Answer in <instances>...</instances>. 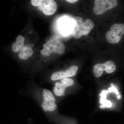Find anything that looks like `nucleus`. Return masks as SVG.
I'll return each mask as SVG.
<instances>
[{"instance_id":"6ab92c4d","label":"nucleus","mask_w":124,"mask_h":124,"mask_svg":"<svg viewBox=\"0 0 124 124\" xmlns=\"http://www.w3.org/2000/svg\"><path fill=\"white\" fill-rule=\"evenodd\" d=\"M65 49V47L64 44L61 42L55 48V53H57L58 54L60 55H62L64 53Z\"/></svg>"},{"instance_id":"9d476101","label":"nucleus","mask_w":124,"mask_h":124,"mask_svg":"<svg viewBox=\"0 0 124 124\" xmlns=\"http://www.w3.org/2000/svg\"><path fill=\"white\" fill-rule=\"evenodd\" d=\"M94 27V23L92 20L87 19L85 21L82 26V28L84 31L85 35H87L90 32L91 30Z\"/></svg>"},{"instance_id":"dca6fc26","label":"nucleus","mask_w":124,"mask_h":124,"mask_svg":"<svg viewBox=\"0 0 124 124\" xmlns=\"http://www.w3.org/2000/svg\"><path fill=\"white\" fill-rule=\"evenodd\" d=\"M75 23V28L80 29L82 28L83 23V19L81 17L76 16L72 19Z\"/></svg>"},{"instance_id":"ddd939ff","label":"nucleus","mask_w":124,"mask_h":124,"mask_svg":"<svg viewBox=\"0 0 124 124\" xmlns=\"http://www.w3.org/2000/svg\"><path fill=\"white\" fill-rule=\"evenodd\" d=\"M104 70L107 73H112L116 69V64L112 61H108L104 63Z\"/></svg>"},{"instance_id":"aec40b11","label":"nucleus","mask_w":124,"mask_h":124,"mask_svg":"<svg viewBox=\"0 0 124 124\" xmlns=\"http://www.w3.org/2000/svg\"><path fill=\"white\" fill-rule=\"evenodd\" d=\"M41 53L42 55L49 56L51 54V52L48 49L44 48L41 51Z\"/></svg>"},{"instance_id":"f03ea898","label":"nucleus","mask_w":124,"mask_h":124,"mask_svg":"<svg viewBox=\"0 0 124 124\" xmlns=\"http://www.w3.org/2000/svg\"><path fill=\"white\" fill-rule=\"evenodd\" d=\"M38 7L45 15L49 16L55 13L57 6L56 2L53 0H40Z\"/></svg>"},{"instance_id":"20e7f679","label":"nucleus","mask_w":124,"mask_h":124,"mask_svg":"<svg viewBox=\"0 0 124 124\" xmlns=\"http://www.w3.org/2000/svg\"><path fill=\"white\" fill-rule=\"evenodd\" d=\"M33 53V50L31 48L27 45H24L19 53V57L21 60H26L31 57Z\"/></svg>"},{"instance_id":"7ed1b4c3","label":"nucleus","mask_w":124,"mask_h":124,"mask_svg":"<svg viewBox=\"0 0 124 124\" xmlns=\"http://www.w3.org/2000/svg\"><path fill=\"white\" fill-rule=\"evenodd\" d=\"M59 30L63 34L68 35L73 32L75 27L74 22L67 17L62 18L60 19L58 24Z\"/></svg>"},{"instance_id":"39448f33","label":"nucleus","mask_w":124,"mask_h":124,"mask_svg":"<svg viewBox=\"0 0 124 124\" xmlns=\"http://www.w3.org/2000/svg\"><path fill=\"white\" fill-rule=\"evenodd\" d=\"M61 38L57 35H54L50 38L49 40L43 46L44 48L53 47L54 49V52L56 46L61 42Z\"/></svg>"},{"instance_id":"0eeeda50","label":"nucleus","mask_w":124,"mask_h":124,"mask_svg":"<svg viewBox=\"0 0 124 124\" xmlns=\"http://www.w3.org/2000/svg\"><path fill=\"white\" fill-rule=\"evenodd\" d=\"M41 106L43 110L45 112L53 111L57 108V106L55 103L46 101L43 100L41 102Z\"/></svg>"},{"instance_id":"5701e85b","label":"nucleus","mask_w":124,"mask_h":124,"mask_svg":"<svg viewBox=\"0 0 124 124\" xmlns=\"http://www.w3.org/2000/svg\"><path fill=\"white\" fill-rule=\"evenodd\" d=\"M78 1V0H66V1L69 2V3L72 4V3H75V2H77Z\"/></svg>"},{"instance_id":"9b49d317","label":"nucleus","mask_w":124,"mask_h":124,"mask_svg":"<svg viewBox=\"0 0 124 124\" xmlns=\"http://www.w3.org/2000/svg\"><path fill=\"white\" fill-rule=\"evenodd\" d=\"M111 31L114 32L122 36L124 34V24L122 23H116L111 27Z\"/></svg>"},{"instance_id":"4be33fe9","label":"nucleus","mask_w":124,"mask_h":124,"mask_svg":"<svg viewBox=\"0 0 124 124\" xmlns=\"http://www.w3.org/2000/svg\"><path fill=\"white\" fill-rule=\"evenodd\" d=\"M16 42L24 43V37L22 36H18L16 39Z\"/></svg>"},{"instance_id":"393cba45","label":"nucleus","mask_w":124,"mask_h":124,"mask_svg":"<svg viewBox=\"0 0 124 124\" xmlns=\"http://www.w3.org/2000/svg\"><path fill=\"white\" fill-rule=\"evenodd\" d=\"M29 33H30V34H31L32 33V31H30L29 32Z\"/></svg>"},{"instance_id":"f8f14e48","label":"nucleus","mask_w":124,"mask_h":124,"mask_svg":"<svg viewBox=\"0 0 124 124\" xmlns=\"http://www.w3.org/2000/svg\"><path fill=\"white\" fill-rule=\"evenodd\" d=\"M104 70V63H98L93 67V73L96 77H99L102 75Z\"/></svg>"},{"instance_id":"4468645a","label":"nucleus","mask_w":124,"mask_h":124,"mask_svg":"<svg viewBox=\"0 0 124 124\" xmlns=\"http://www.w3.org/2000/svg\"><path fill=\"white\" fill-rule=\"evenodd\" d=\"M66 78H67L65 71L56 72L53 73L51 76V79L53 81Z\"/></svg>"},{"instance_id":"f3484780","label":"nucleus","mask_w":124,"mask_h":124,"mask_svg":"<svg viewBox=\"0 0 124 124\" xmlns=\"http://www.w3.org/2000/svg\"><path fill=\"white\" fill-rule=\"evenodd\" d=\"M25 45L24 43L22 42H15L12 45V48L13 51L15 53H17L20 51L21 49Z\"/></svg>"},{"instance_id":"412c9836","label":"nucleus","mask_w":124,"mask_h":124,"mask_svg":"<svg viewBox=\"0 0 124 124\" xmlns=\"http://www.w3.org/2000/svg\"><path fill=\"white\" fill-rule=\"evenodd\" d=\"M40 1V0H32L31 3L33 6L38 7L39 5Z\"/></svg>"},{"instance_id":"f257e3e1","label":"nucleus","mask_w":124,"mask_h":124,"mask_svg":"<svg viewBox=\"0 0 124 124\" xmlns=\"http://www.w3.org/2000/svg\"><path fill=\"white\" fill-rule=\"evenodd\" d=\"M94 3V13L97 15H101L116 7L118 2L116 0H95Z\"/></svg>"},{"instance_id":"b1692460","label":"nucleus","mask_w":124,"mask_h":124,"mask_svg":"<svg viewBox=\"0 0 124 124\" xmlns=\"http://www.w3.org/2000/svg\"><path fill=\"white\" fill-rule=\"evenodd\" d=\"M27 45V46L28 47H30V48H33V46H34V45H33L32 44H28Z\"/></svg>"},{"instance_id":"a211bd4d","label":"nucleus","mask_w":124,"mask_h":124,"mask_svg":"<svg viewBox=\"0 0 124 124\" xmlns=\"http://www.w3.org/2000/svg\"><path fill=\"white\" fill-rule=\"evenodd\" d=\"M60 83L63 86L67 88L68 86L73 85L74 84V81L72 79L66 78L61 79Z\"/></svg>"},{"instance_id":"1a4fd4ad","label":"nucleus","mask_w":124,"mask_h":124,"mask_svg":"<svg viewBox=\"0 0 124 124\" xmlns=\"http://www.w3.org/2000/svg\"><path fill=\"white\" fill-rule=\"evenodd\" d=\"M43 100L46 101L55 103V99L53 93L47 89H44L42 91Z\"/></svg>"},{"instance_id":"2eb2a0df","label":"nucleus","mask_w":124,"mask_h":124,"mask_svg":"<svg viewBox=\"0 0 124 124\" xmlns=\"http://www.w3.org/2000/svg\"><path fill=\"white\" fill-rule=\"evenodd\" d=\"M78 67L77 66H73L68 68L65 71L66 74L67 78L73 77L77 73Z\"/></svg>"},{"instance_id":"6e6552de","label":"nucleus","mask_w":124,"mask_h":124,"mask_svg":"<svg viewBox=\"0 0 124 124\" xmlns=\"http://www.w3.org/2000/svg\"><path fill=\"white\" fill-rule=\"evenodd\" d=\"M66 87L63 86L59 82H56L54 84V92L57 96L61 97L64 95Z\"/></svg>"},{"instance_id":"423d86ee","label":"nucleus","mask_w":124,"mask_h":124,"mask_svg":"<svg viewBox=\"0 0 124 124\" xmlns=\"http://www.w3.org/2000/svg\"><path fill=\"white\" fill-rule=\"evenodd\" d=\"M106 37L107 40L109 43L115 44L119 42L122 36L110 31L107 32L106 33Z\"/></svg>"}]
</instances>
